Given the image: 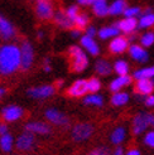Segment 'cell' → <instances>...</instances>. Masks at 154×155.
Listing matches in <instances>:
<instances>
[{
  "label": "cell",
  "instance_id": "cell-39",
  "mask_svg": "<svg viewBox=\"0 0 154 155\" xmlns=\"http://www.w3.org/2000/svg\"><path fill=\"white\" fill-rule=\"evenodd\" d=\"M145 105L149 106V107L154 106V95H149L147 98H145Z\"/></svg>",
  "mask_w": 154,
  "mask_h": 155
},
{
  "label": "cell",
  "instance_id": "cell-42",
  "mask_svg": "<svg viewBox=\"0 0 154 155\" xmlns=\"http://www.w3.org/2000/svg\"><path fill=\"white\" fill-rule=\"evenodd\" d=\"M6 133H8V127H6V125H5V124H2V122H0V136L4 135V134H6Z\"/></svg>",
  "mask_w": 154,
  "mask_h": 155
},
{
  "label": "cell",
  "instance_id": "cell-41",
  "mask_svg": "<svg viewBox=\"0 0 154 155\" xmlns=\"http://www.w3.org/2000/svg\"><path fill=\"white\" fill-rule=\"evenodd\" d=\"M95 0H77V3L80 5H92Z\"/></svg>",
  "mask_w": 154,
  "mask_h": 155
},
{
  "label": "cell",
  "instance_id": "cell-12",
  "mask_svg": "<svg viewBox=\"0 0 154 155\" xmlns=\"http://www.w3.org/2000/svg\"><path fill=\"white\" fill-rule=\"evenodd\" d=\"M53 18H55L56 24L62 29H72V27L75 25V20L68 17L66 12H58L53 15Z\"/></svg>",
  "mask_w": 154,
  "mask_h": 155
},
{
  "label": "cell",
  "instance_id": "cell-9",
  "mask_svg": "<svg viewBox=\"0 0 154 155\" xmlns=\"http://www.w3.org/2000/svg\"><path fill=\"white\" fill-rule=\"evenodd\" d=\"M34 145V136H33V133L30 131H27L24 134H22L18 140H17V149L18 150H22V151H27L29 149H32V146Z\"/></svg>",
  "mask_w": 154,
  "mask_h": 155
},
{
  "label": "cell",
  "instance_id": "cell-3",
  "mask_svg": "<svg viewBox=\"0 0 154 155\" xmlns=\"http://www.w3.org/2000/svg\"><path fill=\"white\" fill-rule=\"evenodd\" d=\"M34 59V49L29 42L24 41L20 45V68L23 71H28L32 67Z\"/></svg>",
  "mask_w": 154,
  "mask_h": 155
},
{
  "label": "cell",
  "instance_id": "cell-34",
  "mask_svg": "<svg viewBox=\"0 0 154 155\" xmlns=\"http://www.w3.org/2000/svg\"><path fill=\"white\" fill-rule=\"evenodd\" d=\"M87 82H89V91L92 92V94H95V92H97L101 88V83H100V81L97 78H95V77L87 80Z\"/></svg>",
  "mask_w": 154,
  "mask_h": 155
},
{
  "label": "cell",
  "instance_id": "cell-19",
  "mask_svg": "<svg viewBox=\"0 0 154 155\" xmlns=\"http://www.w3.org/2000/svg\"><path fill=\"white\" fill-rule=\"evenodd\" d=\"M81 44H82V47H85L89 51V53L92 54V56H97L99 52H100L97 43L92 39L91 37H89V35H83L81 38Z\"/></svg>",
  "mask_w": 154,
  "mask_h": 155
},
{
  "label": "cell",
  "instance_id": "cell-31",
  "mask_svg": "<svg viewBox=\"0 0 154 155\" xmlns=\"http://www.w3.org/2000/svg\"><path fill=\"white\" fill-rule=\"evenodd\" d=\"M83 104L85 105H94V106H101L104 104V100L101 96L99 95H91L83 98Z\"/></svg>",
  "mask_w": 154,
  "mask_h": 155
},
{
  "label": "cell",
  "instance_id": "cell-2",
  "mask_svg": "<svg viewBox=\"0 0 154 155\" xmlns=\"http://www.w3.org/2000/svg\"><path fill=\"white\" fill-rule=\"evenodd\" d=\"M68 56H70V69L73 72H82L87 67L89 61L86 54L77 45H72L68 49Z\"/></svg>",
  "mask_w": 154,
  "mask_h": 155
},
{
  "label": "cell",
  "instance_id": "cell-21",
  "mask_svg": "<svg viewBox=\"0 0 154 155\" xmlns=\"http://www.w3.org/2000/svg\"><path fill=\"white\" fill-rule=\"evenodd\" d=\"M92 10L97 17H105L106 14H109V6L106 0H95L92 4Z\"/></svg>",
  "mask_w": 154,
  "mask_h": 155
},
{
  "label": "cell",
  "instance_id": "cell-13",
  "mask_svg": "<svg viewBox=\"0 0 154 155\" xmlns=\"http://www.w3.org/2000/svg\"><path fill=\"white\" fill-rule=\"evenodd\" d=\"M0 34L5 41H9L15 37V29L12 25V23H9L3 17H0Z\"/></svg>",
  "mask_w": 154,
  "mask_h": 155
},
{
  "label": "cell",
  "instance_id": "cell-48",
  "mask_svg": "<svg viewBox=\"0 0 154 155\" xmlns=\"http://www.w3.org/2000/svg\"><path fill=\"white\" fill-rule=\"evenodd\" d=\"M43 37V32H39V34H38V38H42Z\"/></svg>",
  "mask_w": 154,
  "mask_h": 155
},
{
  "label": "cell",
  "instance_id": "cell-36",
  "mask_svg": "<svg viewBox=\"0 0 154 155\" xmlns=\"http://www.w3.org/2000/svg\"><path fill=\"white\" fill-rule=\"evenodd\" d=\"M66 13H67V15L70 17L71 19H73L75 20V18L79 15V6H76V5H72V6H70L68 9L66 10Z\"/></svg>",
  "mask_w": 154,
  "mask_h": 155
},
{
  "label": "cell",
  "instance_id": "cell-15",
  "mask_svg": "<svg viewBox=\"0 0 154 155\" xmlns=\"http://www.w3.org/2000/svg\"><path fill=\"white\" fill-rule=\"evenodd\" d=\"M129 53H130V56H132V58L138 61V62H147L149 58L147 51H145L143 47H140V45H136V44L130 45Z\"/></svg>",
  "mask_w": 154,
  "mask_h": 155
},
{
  "label": "cell",
  "instance_id": "cell-4",
  "mask_svg": "<svg viewBox=\"0 0 154 155\" xmlns=\"http://www.w3.org/2000/svg\"><path fill=\"white\" fill-rule=\"evenodd\" d=\"M35 13L38 18L42 20L51 19L55 15L52 2L51 0H35Z\"/></svg>",
  "mask_w": 154,
  "mask_h": 155
},
{
  "label": "cell",
  "instance_id": "cell-1",
  "mask_svg": "<svg viewBox=\"0 0 154 155\" xmlns=\"http://www.w3.org/2000/svg\"><path fill=\"white\" fill-rule=\"evenodd\" d=\"M20 67V48L15 44L0 47V74H13Z\"/></svg>",
  "mask_w": 154,
  "mask_h": 155
},
{
  "label": "cell",
  "instance_id": "cell-47",
  "mask_svg": "<svg viewBox=\"0 0 154 155\" xmlns=\"http://www.w3.org/2000/svg\"><path fill=\"white\" fill-rule=\"evenodd\" d=\"M5 94V88H0V97H3Z\"/></svg>",
  "mask_w": 154,
  "mask_h": 155
},
{
  "label": "cell",
  "instance_id": "cell-17",
  "mask_svg": "<svg viewBox=\"0 0 154 155\" xmlns=\"http://www.w3.org/2000/svg\"><path fill=\"white\" fill-rule=\"evenodd\" d=\"M2 115L6 121H15L23 115V110L18 106H8L2 111Z\"/></svg>",
  "mask_w": 154,
  "mask_h": 155
},
{
  "label": "cell",
  "instance_id": "cell-30",
  "mask_svg": "<svg viewBox=\"0 0 154 155\" xmlns=\"http://www.w3.org/2000/svg\"><path fill=\"white\" fill-rule=\"evenodd\" d=\"M87 24H89V17L86 14H79L77 17L75 18V25L77 27V29H80V30H82V29H85L87 27Z\"/></svg>",
  "mask_w": 154,
  "mask_h": 155
},
{
  "label": "cell",
  "instance_id": "cell-29",
  "mask_svg": "<svg viewBox=\"0 0 154 155\" xmlns=\"http://www.w3.org/2000/svg\"><path fill=\"white\" fill-rule=\"evenodd\" d=\"M125 139V129L124 127H118L112 131L111 134V141L114 144H120Z\"/></svg>",
  "mask_w": 154,
  "mask_h": 155
},
{
  "label": "cell",
  "instance_id": "cell-11",
  "mask_svg": "<svg viewBox=\"0 0 154 155\" xmlns=\"http://www.w3.org/2000/svg\"><path fill=\"white\" fill-rule=\"evenodd\" d=\"M148 126H149V122H148L147 114H138L134 117V120H133V133L135 135L142 134Z\"/></svg>",
  "mask_w": 154,
  "mask_h": 155
},
{
  "label": "cell",
  "instance_id": "cell-6",
  "mask_svg": "<svg viewBox=\"0 0 154 155\" xmlns=\"http://www.w3.org/2000/svg\"><path fill=\"white\" fill-rule=\"evenodd\" d=\"M56 87L51 86V84H45V86H39V87H33L29 88L27 91V94L29 96H32L34 98H47L51 97L52 95H55Z\"/></svg>",
  "mask_w": 154,
  "mask_h": 155
},
{
  "label": "cell",
  "instance_id": "cell-32",
  "mask_svg": "<svg viewBox=\"0 0 154 155\" xmlns=\"http://www.w3.org/2000/svg\"><path fill=\"white\" fill-rule=\"evenodd\" d=\"M114 69L119 76H124V74H128L129 66L125 61H118L116 63L114 64Z\"/></svg>",
  "mask_w": 154,
  "mask_h": 155
},
{
  "label": "cell",
  "instance_id": "cell-7",
  "mask_svg": "<svg viewBox=\"0 0 154 155\" xmlns=\"http://www.w3.org/2000/svg\"><path fill=\"white\" fill-rule=\"evenodd\" d=\"M89 91L87 80H79L67 90V95L71 97H81Z\"/></svg>",
  "mask_w": 154,
  "mask_h": 155
},
{
  "label": "cell",
  "instance_id": "cell-44",
  "mask_svg": "<svg viewBox=\"0 0 154 155\" xmlns=\"http://www.w3.org/2000/svg\"><path fill=\"white\" fill-rule=\"evenodd\" d=\"M126 155H140V154H139V151H138L136 149H132V150H129V151H128Z\"/></svg>",
  "mask_w": 154,
  "mask_h": 155
},
{
  "label": "cell",
  "instance_id": "cell-28",
  "mask_svg": "<svg viewBox=\"0 0 154 155\" xmlns=\"http://www.w3.org/2000/svg\"><path fill=\"white\" fill-rule=\"evenodd\" d=\"M154 25V14L149 13V14H144L140 18V20L138 21V27L139 28H149Z\"/></svg>",
  "mask_w": 154,
  "mask_h": 155
},
{
  "label": "cell",
  "instance_id": "cell-43",
  "mask_svg": "<svg viewBox=\"0 0 154 155\" xmlns=\"http://www.w3.org/2000/svg\"><path fill=\"white\" fill-rule=\"evenodd\" d=\"M112 155H124V151H122V149H121V148H118L116 150H115V151L112 153Z\"/></svg>",
  "mask_w": 154,
  "mask_h": 155
},
{
  "label": "cell",
  "instance_id": "cell-20",
  "mask_svg": "<svg viewBox=\"0 0 154 155\" xmlns=\"http://www.w3.org/2000/svg\"><path fill=\"white\" fill-rule=\"evenodd\" d=\"M132 82V77L128 76V74H124V76H119L118 78H115L111 84H110V90L112 92H118L120 88H122L124 86H128V84Z\"/></svg>",
  "mask_w": 154,
  "mask_h": 155
},
{
  "label": "cell",
  "instance_id": "cell-38",
  "mask_svg": "<svg viewBox=\"0 0 154 155\" xmlns=\"http://www.w3.org/2000/svg\"><path fill=\"white\" fill-rule=\"evenodd\" d=\"M110 150L107 148H97L95 150H92L89 155H110Z\"/></svg>",
  "mask_w": 154,
  "mask_h": 155
},
{
  "label": "cell",
  "instance_id": "cell-24",
  "mask_svg": "<svg viewBox=\"0 0 154 155\" xmlns=\"http://www.w3.org/2000/svg\"><path fill=\"white\" fill-rule=\"evenodd\" d=\"M153 77H154V67L143 68L134 73L135 80H152Z\"/></svg>",
  "mask_w": 154,
  "mask_h": 155
},
{
  "label": "cell",
  "instance_id": "cell-23",
  "mask_svg": "<svg viewBox=\"0 0 154 155\" xmlns=\"http://www.w3.org/2000/svg\"><path fill=\"white\" fill-rule=\"evenodd\" d=\"M126 8H128V5H126L125 0H116L115 3L111 4V6H109V14H112V15L124 14Z\"/></svg>",
  "mask_w": 154,
  "mask_h": 155
},
{
  "label": "cell",
  "instance_id": "cell-27",
  "mask_svg": "<svg viewBox=\"0 0 154 155\" xmlns=\"http://www.w3.org/2000/svg\"><path fill=\"white\" fill-rule=\"evenodd\" d=\"M0 148L4 151H10L13 148V136L8 133L0 136Z\"/></svg>",
  "mask_w": 154,
  "mask_h": 155
},
{
  "label": "cell",
  "instance_id": "cell-5",
  "mask_svg": "<svg viewBox=\"0 0 154 155\" xmlns=\"http://www.w3.org/2000/svg\"><path fill=\"white\" fill-rule=\"evenodd\" d=\"M92 133H94V127L90 124H77L72 130V137L75 141H83L89 139L92 135Z\"/></svg>",
  "mask_w": 154,
  "mask_h": 155
},
{
  "label": "cell",
  "instance_id": "cell-16",
  "mask_svg": "<svg viewBox=\"0 0 154 155\" xmlns=\"http://www.w3.org/2000/svg\"><path fill=\"white\" fill-rule=\"evenodd\" d=\"M25 130L30 131L33 134H42V135H47L51 133V127L49 125L44 122H29L25 125Z\"/></svg>",
  "mask_w": 154,
  "mask_h": 155
},
{
  "label": "cell",
  "instance_id": "cell-37",
  "mask_svg": "<svg viewBox=\"0 0 154 155\" xmlns=\"http://www.w3.org/2000/svg\"><path fill=\"white\" fill-rule=\"evenodd\" d=\"M144 143L150 148H154V131H149L144 137Z\"/></svg>",
  "mask_w": 154,
  "mask_h": 155
},
{
  "label": "cell",
  "instance_id": "cell-35",
  "mask_svg": "<svg viewBox=\"0 0 154 155\" xmlns=\"http://www.w3.org/2000/svg\"><path fill=\"white\" fill-rule=\"evenodd\" d=\"M139 13H140V8L134 6V8H126V10L124 12V15L126 18H135Z\"/></svg>",
  "mask_w": 154,
  "mask_h": 155
},
{
  "label": "cell",
  "instance_id": "cell-46",
  "mask_svg": "<svg viewBox=\"0 0 154 155\" xmlns=\"http://www.w3.org/2000/svg\"><path fill=\"white\" fill-rule=\"evenodd\" d=\"M61 86H63V80L57 81V87H61Z\"/></svg>",
  "mask_w": 154,
  "mask_h": 155
},
{
  "label": "cell",
  "instance_id": "cell-10",
  "mask_svg": "<svg viewBox=\"0 0 154 155\" xmlns=\"http://www.w3.org/2000/svg\"><path fill=\"white\" fill-rule=\"evenodd\" d=\"M129 47V39L125 37H116L114 38L112 42L109 45V49L114 54H120L124 51H126Z\"/></svg>",
  "mask_w": 154,
  "mask_h": 155
},
{
  "label": "cell",
  "instance_id": "cell-49",
  "mask_svg": "<svg viewBox=\"0 0 154 155\" xmlns=\"http://www.w3.org/2000/svg\"><path fill=\"white\" fill-rule=\"evenodd\" d=\"M0 35H2V34H0Z\"/></svg>",
  "mask_w": 154,
  "mask_h": 155
},
{
  "label": "cell",
  "instance_id": "cell-40",
  "mask_svg": "<svg viewBox=\"0 0 154 155\" xmlns=\"http://www.w3.org/2000/svg\"><path fill=\"white\" fill-rule=\"evenodd\" d=\"M96 34V29L94 28V27H89L87 28V30H86V35H89V37H94Z\"/></svg>",
  "mask_w": 154,
  "mask_h": 155
},
{
  "label": "cell",
  "instance_id": "cell-8",
  "mask_svg": "<svg viewBox=\"0 0 154 155\" xmlns=\"http://www.w3.org/2000/svg\"><path fill=\"white\" fill-rule=\"evenodd\" d=\"M45 117L52 124H56V125H59V126H65L68 124L67 116L58 110H55V108H49V110L45 111Z\"/></svg>",
  "mask_w": 154,
  "mask_h": 155
},
{
  "label": "cell",
  "instance_id": "cell-18",
  "mask_svg": "<svg viewBox=\"0 0 154 155\" xmlns=\"http://www.w3.org/2000/svg\"><path fill=\"white\" fill-rule=\"evenodd\" d=\"M154 90V83L152 82V80H138L136 84H135V91L139 95L143 96H149Z\"/></svg>",
  "mask_w": 154,
  "mask_h": 155
},
{
  "label": "cell",
  "instance_id": "cell-26",
  "mask_svg": "<svg viewBox=\"0 0 154 155\" xmlns=\"http://www.w3.org/2000/svg\"><path fill=\"white\" fill-rule=\"evenodd\" d=\"M129 101V96L125 92H116L111 97V104L115 106H122Z\"/></svg>",
  "mask_w": 154,
  "mask_h": 155
},
{
  "label": "cell",
  "instance_id": "cell-25",
  "mask_svg": "<svg viewBox=\"0 0 154 155\" xmlns=\"http://www.w3.org/2000/svg\"><path fill=\"white\" fill-rule=\"evenodd\" d=\"M120 33V29L116 28V27H105L102 29H100L99 32V37L101 39H107V38H111V37H115Z\"/></svg>",
  "mask_w": 154,
  "mask_h": 155
},
{
  "label": "cell",
  "instance_id": "cell-45",
  "mask_svg": "<svg viewBox=\"0 0 154 155\" xmlns=\"http://www.w3.org/2000/svg\"><path fill=\"white\" fill-rule=\"evenodd\" d=\"M80 33H81V30H80V29H75V30H72V33H71V34H72V37L76 38V37H79V35H80Z\"/></svg>",
  "mask_w": 154,
  "mask_h": 155
},
{
  "label": "cell",
  "instance_id": "cell-22",
  "mask_svg": "<svg viewBox=\"0 0 154 155\" xmlns=\"http://www.w3.org/2000/svg\"><path fill=\"white\" fill-rule=\"evenodd\" d=\"M95 71H96L99 74H101V76H107V74L111 73L112 67H111V64H110L107 61H105V59H99L96 63H95Z\"/></svg>",
  "mask_w": 154,
  "mask_h": 155
},
{
  "label": "cell",
  "instance_id": "cell-14",
  "mask_svg": "<svg viewBox=\"0 0 154 155\" xmlns=\"http://www.w3.org/2000/svg\"><path fill=\"white\" fill-rule=\"evenodd\" d=\"M115 27L119 28L121 32H124V33H132L138 27V20L135 18H125V19L115 23Z\"/></svg>",
  "mask_w": 154,
  "mask_h": 155
},
{
  "label": "cell",
  "instance_id": "cell-33",
  "mask_svg": "<svg viewBox=\"0 0 154 155\" xmlns=\"http://www.w3.org/2000/svg\"><path fill=\"white\" fill-rule=\"evenodd\" d=\"M140 43L143 47H150L154 44V33L153 32H148L144 35L140 37Z\"/></svg>",
  "mask_w": 154,
  "mask_h": 155
}]
</instances>
